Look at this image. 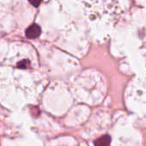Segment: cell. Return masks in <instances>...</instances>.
Returning a JSON list of instances; mask_svg holds the SVG:
<instances>
[{
  "instance_id": "obj_1",
  "label": "cell",
  "mask_w": 146,
  "mask_h": 146,
  "mask_svg": "<svg viewBox=\"0 0 146 146\" xmlns=\"http://www.w3.org/2000/svg\"><path fill=\"white\" fill-rule=\"evenodd\" d=\"M40 33H41V28L37 24L31 25L26 30V36L28 38H31V39H33V38H38L40 35Z\"/></svg>"
},
{
  "instance_id": "obj_4",
  "label": "cell",
  "mask_w": 146,
  "mask_h": 146,
  "mask_svg": "<svg viewBox=\"0 0 146 146\" xmlns=\"http://www.w3.org/2000/svg\"><path fill=\"white\" fill-rule=\"evenodd\" d=\"M30 3H31L32 4H33L35 7H38V4H39L41 2H40V1H38V2H33V1H31Z\"/></svg>"
},
{
  "instance_id": "obj_3",
  "label": "cell",
  "mask_w": 146,
  "mask_h": 146,
  "mask_svg": "<svg viewBox=\"0 0 146 146\" xmlns=\"http://www.w3.org/2000/svg\"><path fill=\"white\" fill-rule=\"evenodd\" d=\"M30 66V62L27 61V60H25V61H21L19 64H18V67L20 68H28Z\"/></svg>"
},
{
  "instance_id": "obj_2",
  "label": "cell",
  "mask_w": 146,
  "mask_h": 146,
  "mask_svg": "<svg viewBox=\"0 0 146 146\" xmlns=\"http://www.w3.org/2000/svg\"><path fill=\"white\" fill-rule=\"evenodd\" d=\"M111 142V138L109 135L103 136L95 141V146H110Z\"/></svg>"
}]
</instances>
